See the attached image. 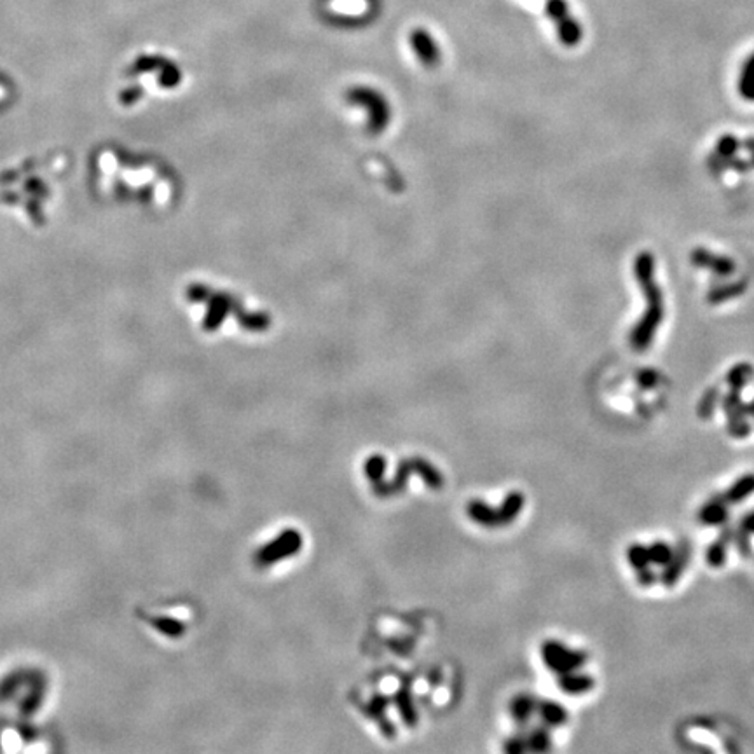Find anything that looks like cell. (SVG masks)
Instances as JSON below:
<instances>
[{"label":"cell","instance_id":"8fae6325","mask_svg":"<svg viewBox=\"0 0 754 754\" xmlns=\"http://www.w3.org/2000/svg\"><path fill=\"white\" fill-rule=\"evenodd\" d=\"M388 706H390V699H388V696L376 695V696H372L371 702L365 704L364 711H365V714L368 716V718L376 719L377 726H379L381 732H383L384 737L393 738L395 735H397V730H395L393 723H391L390 719L386 718V712H384V711H386Z\"/></svg>","mask_w":754,"mask_h":754},{"label":"cell","instance_id":"2e32d148","mask_svg":"<svg viewBox=\"0 0 754 754\" xmlns=\"http://www.w3.org/2000/svg\"><path fill=\"white\" fill-rule=\"evenodd\" d=\"M410 461H412L414 474H417L430 489L439 491L444 487V477H442L440 470L435 464H432L425 458H410Z\"/></svg>","mask_w":754,"mask_h":754},{"label":"cell","instance_id":"9c48e42d","mask_svg":"<svg viewBox=\"0 0 754 754\" xmlns=\"http://www.w3.org/2000/svg\"><path fill=\"white\" fill-rule=\"evenodd\" d=\"M410 474H414L412 461H410V459H402L398 463L397 474H395V477L391 479L390 482L381 481V482L372 483V489H374V494H377V496H381V498H388V496H395V494L402 493V491L405 489L407 481H409Z\"/></svg>","mask_w":754,"mask_h":754},{"label":"cell","instance_id":"d4e9b609","mask_svg":"<svg viewBox=\"0 0 754 754\" xmlns=\"http://www.w3.org/2000/svg\"><path fill=\"white\" fill-rule=\"evenodd\" d=\"M625 557H627V562L630 564V567L634 571L645 569V567L651 566L648 547H645V545H641V543L628 545V548L625 550Z\"/></svg>","mask_w":754,"mask_h":754},{"label":"cell","instance_id":"d6986e66","mask_svg":"<svg viewBox=\"0 0 754 754\" xmlns=\"http://www.w3.org/2000/svg\"><path fill=\"white\" fill-rule=\"evenodd\" d=\"M536 707H538V700L535 696L529 695V693H520L510 704V712H512V718L517 723L525 725L531 719V716L536 714Z\"/></svg>","mask_w":754,"mask_h":754},{"label":"cell","instance_id":"4dcf8cb0","mask_svg":"<svg viewBox=\"0 0 754 754\" xmlns=\"http://www.w3.org/2000/svg\"><path fill=\"white\" fill-rule=\"evenodd\" d=\"M742 290H744V285H741V283H735L732 285V287H723V288H719V290L712 292L711 300L712 302H723V300L732 299V297L738 295Z\"/></svg>","mask_w":754,"mask_h":754},{"label":"cell","instance_id":"f546056e","mask_svg":"<svg viewBox=\"0 0 754 754\" xmlns=\"http://www.w3.org/2000/svg\"><path fill=\"white\" fill-rule=\"evenodd\" d=\"M545 13L554 23H559L571 14L566 0H547L545 2Z\"/></svg>","mask_w":754,"mask_h":754},{"label":"cell","instance_id":"ba28073f","mask_svg":"<svg viewBox=\"0 0 754 754\" xmlns=\"http://www.w3.org/2000/svg\"><path fill=\"white\" fill-rule=\"evenodd\" d=\"M719 535L709 543L706 550V562L712 569H719L728 561V550L733 542V525L725 524L719 528Z\"/></svg>","mask_w":754,"mask_h":754},{"label":"cell","instance_id":"4316f807","mask_svg":"<svg viewBox=\"0 0 754 754\" xmlns=\"http://www.w3.org/2000/svg\"><path fill=\"white\" fill-rule=\"evenodd\" d=\"M751 532L745 531L741 524L737 528H733V542L732 545L735 550L738 552V555H742L744 559H749L753 555V545H751Z\"/></svg>","mask_w":754,"mask_h":754},{"label":"cell","instance_id":"f1b7e54d","mask_svg":"<svg viewBox=\"0 0 754 754\" xmlns=\"http://www.w3.org/2000/svg\"><path fill=\"white\" fill-rule=\"evenodd\" d=\"M753 428L748 422V417L726 419V433L735 440H744L751 435Z\"/></svg>","mask_w":754,"mask_h":754},{"label":"cell","instance_id":"7402d4cb","mask_svg":"<svg viewBox=\"0 0 754 754\" xmlns=\"http://www.w3.org/2000/svg\"><path fill=\"white\" fill-rule=\"evenodd\" d=\"M753 374H754V368L751 367V365L742 361V364L733 365V367L730 368L728 374H726L725 377V381H726V384H728L730 390L742 391L749 383H751Z\"/></svg>","mask_w":754,"mask_h":754},{"label":"cell","instance_id":"6da1fadb","mask_svg":"<svg viewBox=\"0 0 754 754\" xmlns=\"http://www.w3.org/2000/svg\"><path fill=\"white\" fill-rule=\"evenodd\" d=\"M634 276L646 299V311L630 330V346L634 351L645 353L653 342L655 334L664 322V297L655 281V258L650 251H641L634 261Z\"/></svg>","mask_w":754,"mask_h":754},{"label":"cell","instance_id":"9a60e30c","mask_svg":"<svg viewBox=\"0 0 754 754\" xmlns=\"http://www.w3.org/2000/svg\"><path fill=\"white\" fill-rule=\"evenodd\" d=\"M468 515L474 523L483 525V528H496L500 525V515H498V510L491 508L489 505L481 500H474L468 503Z\"/></svg>","mask_w":754,"mask_h":754},{"label":"cell","instance_id":"7c38bea8","mask_svg":"<svg viewBox=\"0 0 754 754\" xmlns=\"http://www.w3.org/2000/svg\"><path fill=\"white\" fill-rule=\"evenodd\" d=\"M557 687L559 690L567 693V695H584V693L594 690L596 681H594V677L590 676V674L573 670V672H566L559 676Z\"/></svg>","mask_w":754,"mask_h":754},{"label":"cell","instance_id":"603a6c76","mask_svg":"<svg viewBox=\"0 0 754 754\" xmlns=\"http://www.w3.org/2000/svg\"><path fill=\"white\" fill-rule=\"evenodd\" d=\"M738 93L744 100L754 102V55L749 56V60L742 67L741 77H738Z\"/></svg>","mask_w":754,"mask_h":754},{"label":"cell","instance_id":"5bb4252c","mask_svg":"<svg viewBox=\"0 0 754 754\" xmlns=\"http://www.w3.org/2000/svg\"><path fill=\"white\" fill-rule=\"evenodd\" d=\"M754 494V474H745L742 477H738L737 481L732 482V486L723 493L726 503L730 506L732 505H741L742 501H745L748 498H751Z\"/></svg>","mask_w":754,"mask_h":754},{"label":"cell","instance_id":"e575fe53","mask_svg":"<svg viewBox=\"0 0 754 754\" xmlns=\"http://www.w3.org/2000/svg\"><path fill=\"white\" fill-rule=\"evenodd\" d=\"M742 525V528L745 529L748 532H751V535H754V510H751V512L745 513L744 517L741 519V523H738Z\"/></svg>","mask_w":754,"mask_h":754},{"label":"cell","instance_id":"d6a6232c","mask_svg":"<svg viewBox=\"0 0 754 754\" xmlns=\"http://www.w3.org/2000/svg\"><path fill=\"white\" fill-rule=\"evenodd\" d=\"M635 383H638V386L643 388V390H650V388H653L655 384L658 383L657 372L650 371V368L639 371L638 374H635Z\"/></svg>","mask_w":754,"mask_h":754},{"label":"cell","instance_id":"4fadbf2b","mask_svg":"<svg viewBox=\"0 0 754 754\" xmlns=\"http://www.w3.org/2000/svg\"><path fill=\"white\" fill-rule=\"evenodd\" d=\"M536 714L540 716L543 725H547L548 728H557V726L566 725L569 714L567 709L562 704L554 702V700H538V707H536Z\"/></svg>","mask_w":754,"mask_h":754},{"label":"cell","instance_id":"83f0119b","mask_svg":"<svg viewBox=\"0 0 754 754\" xmlns=\"http://www.w3.org/2000/svg\"><path fill=\"white\" fill-rule=\"evenodd\" d=\"M365 475L372 483L383 481V475L386 471V458L381 454H372L371 458L365 461Z\"/></svg>","mask_w":754,"mask_h":754},{"label":"cell","instance_id":"1f68e13d","mask_svg":"<svg viewBox=\"0 0 754 754\" xmlns=\"http://www.w3.org/2000/svg\"><path fill=\"white\" fill-rule=\"evenodd\" d=\"M508 754H523L528 751V741H525V735H515V737H510L508 741L503 745Z\"/></svg>","mask_w":754,"mask_h":754},{"label":"cell","instance_id":"30bf717a","mask_svg":"<svg viewBox=\"0 0 754 754\" xmlns=\"http://www.w3.org/2000/svg\"><path fill=\"white\" fill-rule=\"evenodd\" d=\"M692 262L696 268L711 269L712 273L719 276H730L735 271V264L732 258L723 257V255H714L704 248H695L692 253Z\"/></svg>","mask_w":754,"mask_h":754},{"label":"cell","instance_id":"484cf974","mask_svg":"<svg viewBox=\"0 0 754 754\" xmlns=\"http://www.w3.org/2000/svg\"><path fill=\"white\" fill-rule=\"evenodd\" d=\"M672 552H674L672 545H669L665 542H653L648 547L651 566L664 567L670 561V557H672Z\"/></svg>","mask_w":754,"mask_h":754},{"label":"cell","instance_id":"5b68a950","mask_svg":"<svg viewBox=\"0 0 754 754\" xmlns=\"http://www.w3.org/2000/svg\"><path fill=\"white\" fill-rule=\"evenodd\" d=\"M692 555H693V547L688 538H681L679 542L674 545L672 557H670V561L667 562V564L662 567L660 578H658L665 589H672V586H676L677 581H679L681 577L684 574V571H687L688 566H690Z\"/></svg>","mask_w":754,"mask_h":754},{"label":"cell","instance_id":"277c9868","mask_svg":"<svg viewBox=\"0 0 754 754\" xmlns=\"http://www.w3.org/2000/svg\"><path fill=\"white\" fill-rule=\"evenodd\" d=\"M302 548V536L297 529H285L280 536L269 542L255 554V561L258 566H271L283 559L299 554Z\"/></svg>","mask_w":754,"mask_h":754},{"label":"cell","instance_id":"7a4b0ae2","mask_svg":"<svg viewBox=\"0 0 754 754\" xmlns=\"http://www.w3.org/2000/svg\"><path fill=\"white\" fill-rule=\"evenodd\" d=\"M348 104L367 110V131L381 135L391 121V106L381 91L368 86H355L346 93Z\"/></svg>","mask_w":754,"mask_h":754},{"label":"cell","instance_id":"3957f363","mask_svg":"<svg viewBox=\"0 0 754 754\" xmlns=\"http://www.w3.org/2000/svg\"><path fill=\"white\" fill-rule=\"evenodd\" d=\"M540 653H542V660L548 670L557 674V676L573 672V670H580L589 662V655L585 651L571 650L562 643L554 641V639L545 641L542 648H540Z\"/></svg>","mask_w":754,"mask_h":754},{"label":"cell","instance_id":"cb8c5ba5","mask_svg":"<svg viewBox=\"0 0 754 754\" xmlns=\"http://www.w3.org/2000/svg\"><path fill=\"white\" fill-rule=\"evenodd\" d=\"M719 400H721V393H719V388H709L706 393L702 395V398L699 400V405H696V414L700 419L707 421L714 416L716 409L719 405Z\"/></svg>","mask_w":754,"mask_h":754},{"label":"cell","instance_id":"ac0fdd59","mask_svg":"<svg viewBox=\"0 0 754 754\" xmlns=\"http://www.w3.org/2000/svg\"><path fill=\"white\" fill-rule=\"evenodd\" d=\"M395 704H397L398 707V712L400 716H402L403 723H405L407 726H410V728H414V726L417 725V711H416V706H414V700H412V693H410V688L409 684H403L402 688L397 692V695L393 696Z\"/></svg>","mask_w":754,"mask_h":754},{"label":"cell","instance_id":"44dd1931","mask_svg":"<svg viewBox=\"0 0 754 754\" xmlns=\"http://www.w3.org/2000/svg\"><path fill=\"white\" fill-rule=\"evenodd\" d=\"M525 741H528V751H531V753L550 751L552 749L550 728L542 723V726H535V728H531L528 733H525Z\"/></svg>","mask_w":754,"mask_h":754},{"label":"cell","instance_id":"d590c367","mask_svg":"<svg viewBox=\"0 0 754 754\" xmlns=\"http://www.w3.org/2000/svg\"><path fill=\"white\" fill-rule=\"evenodd\" d=\"M744 412L748 417H754V398L751 400V402L744 403Z\"/></svg>","mask_w":754,"mask_h":754},{"label":"cell","instance_id":"8d00e7d4","mask_svg":"<svg viewBox=\"0 0 754 754\" xmlns=\"http://www.w3.org/2000/svg\"><path fill=\"white\" fill-rule=\"evenodd\" d=\"M745 147H748L749 151H751V158H753L751 159V166H754V138H749L748 142H745Z\"/></svg>","mask_w":754,"mask_h":754},{"label":"cell","instance_id":"52a82bcc","mask_svg":"<svg viewBox=\"0 0 754 754\" xmlns=\"http://www.w3.org/2000/svg\"><path fill=\"white\" fill-rule=\"evenodd\" d=\"M696 523L704 528H723L730 523V505L723 494H716L700 506L696 512Z\"/></svg>","mask_w":754,"mask_h":754},{"label":"cell","instance_id":"ffe728a7","mask_svg":"<svg viewBox=\"0 0 754 754\" xmlns=\"http://www.w3.org/2000/svg\"><path fill=\"white\" fill-rule=\"evenodd\" d=\"M555 30H557V37L566 48H574V45L580 44L584 32H581L580 23L574 20L573 16H567L564 20L555 23Z\"/></svg>","mask_w":754,"mask_h":754},{"label":"cell","instance_id":"836d02e7","mask_svg":"<svg viewBox=\"0 0 754 754\" xmlns=\"http://www.w3.org/2000/svg\"><path fill=\"white\" fill-rule=\"evenodd\" d=\"M635 578H638V584L641 585L643 589H650V586H653L655 584H657L660 577H658V574L651 569V566H648V567H645V569L635 571Z\"/></svg>","mask_w":754,"mask_h":754},{"label":"cell","instance_id":"e0dca14e","mask_svg":"<svg viewBox=\"0 0 754 754\" xmlns=\"http://www.w3.org/2000/svg\"><path fill=\"white\" fill-rule=\"evenodd\" d=\"M524 494L519 491H512V493L506 494V498L503 500L500 510H498V515H500V525H508L519 517V513L524 508Z\"/></svg>","mask_w":754,"mask_h":754},{"label":"cell","instance_id":"8992f818","mask_svg":"<svg viewBox=\"0 0 754 754\" xmlns=\"http://www.w3.org/2000/svg\"><path fill=\"white\" fill-rule=\"evenodd\" d=\"M409 42H410V48H412L414 55H416V58L425 65V67L432 68L440 63V60H442L440 48H439V44H437L435 37H433L428 30L422 28V26L414 28L409 35Z\"/></svg>","mask_w":754,"mask_h":754}]
</instances>
